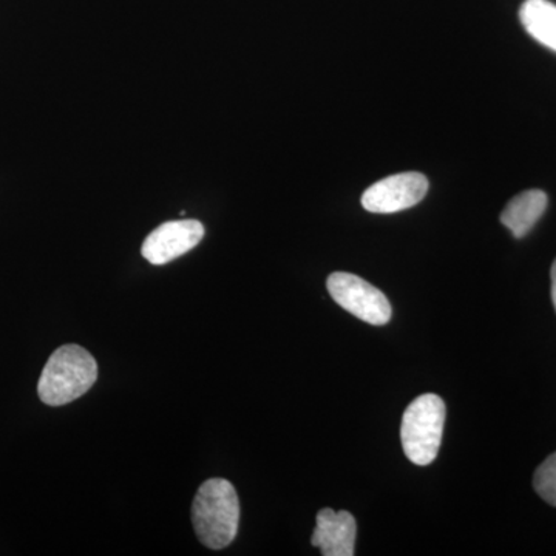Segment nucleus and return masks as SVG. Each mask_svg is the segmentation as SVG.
I'll list each match as a JSON object with an SVG mask.
<instances>
[{"mask_svg":"<svg viewBox=\"0 0 556 556\" xmlns=\"http://www.w3.org/2000/svg\"><path fill=\"white\" fill-rule=\"evenodd\" d=\"M357 522L350 511L321 508L311 544L325 556H353L356 548Z\"/></svg>","mask_w":556,"mask_h":556,"instance_id":"0eeeda50","label":"nucleus"},{"mask_svg":"<svg viewBox=\"0 0 556 556\" xmlns=\"http://www.w3.org/2000/svg\"><path fill=\"white\" fill-rule=\"evenodd\" d=\"M327 288L332 300L354 317L375 327H383L390 321L393 314L390 300L364 278L350 273H334L328 277Z\"/></svg>","mask_w":556,"mask_h":556,"instance_id":"20e7f679","label":"nucleus"},{"mask_svg":"<svg viewBox=\"0 0 556 556\" xmlns=\"http://www.w3.org/2000/svg\"><path fill=\"white\" fill-rule=\"evenodd\" d=\"M519 20L533 39L556 51L555 3L548 0H526L519 10Z\"/></svg>","mask_w":556,"mask_h":556,"instance_id":"1a4fd4ad","label":"nucleus"},{"mask_svg":"<svg viewBox=\"0 0 556 556\" xmlns=\"http://www.w3.org/2000/svg\"><path fill=\"white\" fill-rule=\"evenodd\" d=\"M445 426V402L438 394H422L405 409L401 441L405 456L416 466L437 459Z\"/></svg>","mask_w":556,"mask_h":556,"instance_id":"7ed1b4c3","label":"nucleus"},{"mask_svg":"<svg viewBox=\"0 0 556 556\" xmlns=\"http://www.w3.org/2000/svg\"><path fill=\"white\" fill-rule=\"evenodd\" d=\"M533 486L538 495L556 507V452L536 468Z\"/></svg>","mask_w":556,"mask_h":556,"instance_id":"9d476101","label":"nucleus"},{"mask_svg":"<svg viewBox=\"0 0 556 556\" xmlns=\"http://www.w3.org/2000/svg\"><path fill=\"white\" fill-rule=\"evenodd\" d=\"M203 237L204 226L197 219L167 222L144 240L141 254L152 265L163 266L199 247Z\"/></svg>","mask_w":556,"mask_h":556,"instance_id":"423d86ee","label":"nucleus"},{"mask_svg":"<svg viewBox=\"0 0 556 556\" xmlns=\"http://www.w3.org/2000/svg\"><path fill=\"white\" fill-rule=\"evenodd\" d=\"M547 203V195L543 190H526L510 200L501 214V223L514 233L515 239H525L538 219L543 217Z\"/></svg>","mask_w":556,"mask_h":556,"instance_id":"6e6552de","label":"nucleus"},{"mask_svg":"<svg viewBox=\"0 0 556 556\" xmlns=\"http://www.w3.org/2000/svg\"><path fill=\"white\" fill-rule=\"evenodd\" d=\"M428 192L426 175L417 172L391 175L369 186L362 195V206L372 214H394L419 204Z\"/></svg>","mask_w":556,"mask_h":556,"instance_id":"39448f33","label":"nucleus"},{"mask_svg":"<svg viewBox=\"0 0 556 556\" xmlns=\"http://www.w3.org/2000/svg\"><path fill=\"white\" fill-rule=\"evenodd\" d=\"M551 278H552V302H554V306H555V311H556V260L554 262V265H552Z\"/></svg>","mask_w":556,"mask_h":556,"instance_id":"9b49d317","label":"nucleus"},{"mask_svg":"<svg viewBox=\"0 0 556 556\" xmlns=\"http://www.w3.org/2000/svg\"><path fill=\"white\" fill-rule=\"evenodd\" d=\"M239 522L240 501L236 486L228 479H207L192 504L197 538L212 551H222L236 540Z\"/></svg>","mask_w":556,"mask_h":556,"instance_id":"f257e3e1","label":"nucleus"},{"mask_svg":"<svg viewBox=\"0 0 556 556\" xmlns=\"http://www.w3.org/2000/svg\"><path fill=\"white\" fill-rule=\"evenodd\" d=\"M98 364L86 348L64 345L51 354L42 369L38 394L43 404L61 407L76 401L94 386Z\"/></svg>","mask_w":556,"mask_h":556,"instance_id":"f03ea898","label":"nucleus"}]
</instances>
